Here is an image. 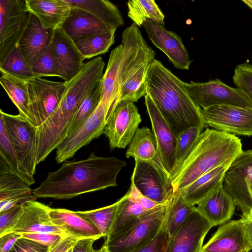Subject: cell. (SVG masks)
I'll list each match as a JSON object with an SVG mask.
<instances>
[{"label":"cell","mask_w":252,"mask_h":252,"mask_svg":"<svg viewBox=\"0 0 252 252\" xmlns=\"http://www.w3.org/2000/svg\"><path fill=\"white\" fill-rule=\"evenodd\" d=\"M126 165L116 157H98L93 152L85 159L66 162L49 172L32 193L39 198L68 199L115 187L119 173Z\"/></svg>","instance_id":"1"},{"label":"cell","mask_w":252,"mask_h":252,"mask_svg":"<svg viewBox=\"0 0 252 252\" xmlns=\"http://www.w3.org/2000/svg\"><path fill=\"white\" fill-rule=\"evenodd\" d=\"M182 81L155 59L147 74L148 94L176 137L191 127L205 126L200 108L189 96Z\"/></svg>","instance_id":"2"},{"label":"cell","mask_w":252,"mask_h":252,"mask_svg":"<svg viewBox=\"0 0 252 252\" xmlns=\"http://www.w3.org/2000/svg\"><path fill=\"white\" fill-rule=\"evenodd\" d=\"M242 151L241 141L235 134L205 129L187 158L170 175L171 188L180 191L213 169L229 166Z\"/></svg>","instance_id":"3"},{"label":"cell","mask_w":252,"mask_h":252,"mask_svg":"<svg viewBox=\"0 0 252 252\" xmlns=\"http://www.w3.org/2000/svg\"><path fill=\"white\" fill-rule=\"evenodd\" d=\"M122 39L119 101L134 103L147 94V74L156 52L147 44L134 23L124 30Z\"/></svg>","instance_id":"4"},{"label":"cell","mask_w":252,"mask_h":252,"mask_svg":"<svg viewBox=\"0 0 252 252\" xmlns=\"http://www.w3.org/2000/svg\"><path fill=\"white\" fill-rule=\"evenodd\" d=\"M5 121L16 155L18 169L23 180L30 187L35 182L37 152V127L25 117L0 110Z\"/></svg>","instance_id":"5"},{"label":"cell","mask_w":252,"mask_h":252,"mask_svg":"<svg viewBox=\"0 0 252 252\" xmlns=\"http://www.w3.org/2000/svg\"><path fill=\"white\" fill-rule=\"evenodd\" d=\"M167 199L146 211L135 225L124 233L105 241L109 252H135L151 243L162 229Z\"/></svg>","instance_id":"6"},{"label":"cell","mask_w":252,"mask_h":252,"mask_svg":"<svg viewBox=\"0 0 252 252\" xmlns=\"http://www.w3.org/2000/svg\"><path fill=\"white\" fill-rule=\"evenodd\" d=\"M184 85L192 101L201 109L219 105L252 108V101L244 92L219 79L203 83L185 82Z\"/></svg>","instance_id":"7"},{"label":"cell","mask_w":252,"mask_h":252,"mask_svg":"<svg viewBox=\"0 0 252 252\" xmlns=\"http://www.w3.org/2000/svg\"><path fill=\"white\" fill-rule=\"evenodd\" d=\"M112 111L106 104L101 101L85 123L75 132L66 137L58 146L56 156L57 162L60 163L72 157L80 148L104 134L107 122Z\"/></svg>","instance_id":"8"},{"label":"cell","mask_w":252,"mask_h":252,"mask_svg":"<svg viewBox=\"0 0 252 252\" xmlns=\"http://www.w3.org/2000/svg\"><path fill=\"white\" fill-rule=\"evenodd\" d=\"M29 13L26 0H0V63L17 46Z\"/></svg>","instance_id":"9"},{"label":"cell","mask_w":252,"mask_h":252,"mask_svg":"<svg viewBox=\"0 0 252 252\" xmlns=\"http://www.w3.org/2000/svg\"><path fill=\"white\" fill-rule=\"evenodd\" d=\"M66 82L34 77L27 81L30 112L37 127L55 111L66 89Z\"/></svg>","instance_id":"10"},{"label":"cell","mask_w":252,"mask_h":252,"mask_svg":"<svg viewBox=\"0 0 252 252\" xmlns=\"http://www.w3.org/2000/svg\"><path fill=\"white\" fill-rule=\"evenodd\" d=\"M205 125L233 134L252 136V108L219 105L201 109Z\"/></svg>","instance_id":"11"},{"label":"cell","mask_w":252,"mask_h":252,"mask_svg":"<svg viewBox=\"0 0 252 252\" xmlns=\"http://www.w3.org/2000/svg\"><path fill=\"white\" fill-rule=\"evenodd\" d=\"M142 121L137 107L127 100L118 102L104 131L111 149L125 148L131 142Z\"/></svg>","instance_id":"12"},{"label":"cell","mask_w":252,"mask_h":252,"mask_svg":"<svg viewBox=\"0 0 252 252\" xmlns=\"http://www.w3.org/2000/svg\"><path fill=\"white\" fill-rule=\"evenodd\" d=\"M252 165V149L243 151L224 173L222 187L242 212V217L252 209V198L248 190L246 178Z\"/></svg>","instance_id":"13"},{"label":"cell","mask_w":252,"mask_h":252,"mask_svg":"<svg viewBox=\"0 0 252 252\" xmlns=\"http://www.w3.org/2000/svg\"><path fill=\"white\" fill-rule=\"evenodd\" d=\"M213 226L196 207L169 239L166 252H201L204 238Z\"/></svg>","instance_id":"14"},{"label":"cell","mask_w":252,"mask_h":252,"mask_svg":"<svg viewBox=\"0 0 252 252\" xmlns=\"http://www.w3.org/2000/svg\"><path fill=\"white\" fill-rule=\"evenodd\" d=\"M50 47L60 77L65 82L75 77L85 65L74 41L61 28L52 31Z\"/></svg>","instance_id":"15"},{"label":"cell","mask_w":252,"mask_h":252,"mask_svg":"<svg viewBox=\"0 0 252 252\" xmlns=\"http://www.w3.org/2000/svg\"><path fill=\"white\" fill-rule=\"evenodd\" d=\"M153 44L177 68L188 70L191 61L180 36L164 26L147 20L142 25Z\"/></svg>","instance_id":"16"},{"label":"cell","mask_w":252,"mask_h":252,"mask_svg":"<svg viewBox=\"0 0 252 252\" xmlns=\"http://www.w3.org/2000/svg\"><path fill=\"white\" fill-rule=\"evenodd\" d=\"M50 208L36 200L27 202L22 206L18 218L10 232L20 234L46 233L67 236L52 222L49 214Z\"/></svg>","instance_id":"17"},{"label":"cell","mask_w":252,"mask_h":252,"mask_svg":"<svg viewBox=\"0 0 252 252\" xmlns=\"http://www.w3.org/2000/svg\"><path fill=\"white\" fill-rule=\"evenodd\" d=\"M145 101L159 155L170 177L174 164L177 137L147 94Z\"/></svg>","instance_id":"18"},{"label":"cell","mask_w":252,"mask_h":252,"mask_svg":"<svg viewBox=\"0 0 252 252\" xmlns=\"http://www.w3.org/2000/svg\"><path fill=\"white\" fill-rule=\"evenodd\" d=\"M251 250L241 218L222 224L203 246L201 252H249Z\"/></svg>","instance_id":"19"},{"label":"cell","mask_w":252,"mask_h":252,"mask_svg":"<svg viewBox=\"0 0 252 252\" xmlns=\"http://www.w3.org/2000/svg\"><path fill=\"white\" fill-rule=\"evenodd\" d=\"M130 179L131 182L143 195L159 204H163L166 201L171 186L164 181L158 171L152 165L135 159Z\"/></svg>","instance_id":"20"},{"label":"cell","mask_w":252,"mask_h":252,"mask_svg":"<svg viewBox=\"0 0 252 252\" xmlns=\"http://www.w3.org/2000/svg\"><path fill=\"white\" fill-rule=\"evenodd\" d=\"M52 31L44 29L37 18L29 13L17 46L31 67L49 45Z\"/></svg>","instance_id":"21"},{"label":"cell","mask_w":252,"mask_h":252,"mask_svg":"<svg viewBox=\"0 0 252 252\" xmlns=\"http://www.w3.org/2000/svg\"><path fill=\"white\" fill-rule=\"evenodd\" d=\"M126 158L144 161L154 166L164 181L170 186L169 176L166 171L158 150L157 140L153 131L147 127L138 128L127 149Z\"/></svg>","instance_id":"22"},{"label":"cell","mask_w":252,"mask_h":252,"mask_svg":"<svg viewBox=\"0 0 252 252\" xmlns=\"http://www.w3.org/2000/svg\"><path fill=\"white\" fill-rule=\"evenodd\" d=\"M52 222L67 236L77 240L91 238L96 240L103 237L99 230L77 212L65 209L50 208Z\"/></svg>","instance_id":"23"},{"label":"cell","mask_w":252,"mask_h":252,"mask_svg":"<svg viewBox=\"0 0 252 252\" xmlns=\"http://www.w3.org/2000/svg\"><path fill=\"white\" fill-rule=\"evenodd\" d=\"M196 207L213 226H217L225 223L232 218L236 205L221 184Z\"/></svg>","instance_id":"24"},{"label":"cell","mask_w":252,"mask_h":252,"mask_svg":"<svg viewBox=\"0 0 252 252\" xmlns=\"http://www.w3.org/2000/svg\"><path fill=\"white\" fill-rule=\"evenodd\" d=\"M26 3L29 12L37 18L44 29L49 30L61 28L71 11L63 0H26Z\"/></svg>","instance_id":"25"},{"label":"cell","mask_w":252,"mask_h":252,"mask_svg":"<svg viewBox=\"0 0 252 252\" xmlns=\"http://www.w3.org/2000/svg\"><path fill=\"white\" fill-rule=\"evenodd\" d=\"M61 28L73 41L116 30L111 29L89 12L75 8H71L69 16Z\"/></svg>","instance_id":"26"},{"label":"cell","mask_w":252,"mask_h":252,"mask_svg":"<svg viewBox=\"0 0 252 252\" xmlns=\"http://www.w3.org/2000/svg\"><path fill=\"white\" fill-rule=\"evenodd\" d=\"M229 166L221 165L204 174L191 184L178 191L184 201L195 206L222 184Z\"/></svg>","instance_id":"27"},{"label":"cell","mask_w":252,"mask_h":252,"mask_svg":"<svg viewBox=\"0 0 252 252\" xmlns=\"http://www.w3.org/2000/svg\"><path fill=\"white\" fill-rule=\"evenodd\" d=\"M122 54V45L121 44L111 52L106 69L101 79V101L112 110L120 98V67Z\"/></svg>","instance_id":"28"},{"label":"cell","mask_w":252,"mask_h":252,"mask_svg":"<svg viewBox=\"0 0 252 252\" xmlns=\"http://www.w3.org/2000/svg\"><path fill=\"white\" fill-rule=\"evenodd\" d=\"M71 8L87 11L113 30L124 24L117 7L106 0H63Z\"/></svg>","instance_id":"29"},{"label":"cell","mask_w":252,"mask_h":252,"mask_svg":"<svg viewBox=\"0 0 252 252\" xmlns=\"http://www.w3.org/2000/svg\"><path fill=\"white\" fill-rule=\"evenodd\" d=\"M196 209L183 200L178 191L171 188L167 199L163 229L170 239Z\"/></svg>","instance_id":"30"},{"label":"cell","mask_w":252,"mask_h":252,"mask_svg":"<svg viewBox=\"0 0 252 252\" xmlns=\"http://www.w3.org/2000/svg\"><path fill=\"white\" fill-rule=\"evenodd\" d=\"M123 197L111 231L105 241L120 235L131 228L138 221L140 217L148 211L139 203L129 199L128 191Z\"/></svg>","instance_id":"31"},{"label":"cell","mask_w":252,"mask_h":252,"mask_svg":"<svg viewBox=\"0 0 252 252\" xmlns=\"http://www.w3.org/2000/svg\"><path fill=\"white\" fill-rule=\"evenodd\" d=\"M0 83L18 108L19 114L26 117L32 125L37 127L36 121L30 111L27 82L2 73L0 78Z\"/></svg>","instance_id":"32"},{"label":"cell","mask_w":252,"mask_h":252,"mask_svg":"<svg viewBox=\"0 0 252 252\" xmlns=\"http://www.w3.org/2000/svg\"><path fill=\"white\" fill-rule=\"evenodd\" d=\"M127 5L128 17L139 27L147 20L164 26V15L155 0H128Z\"/></svg>","instance_id":"33"},{"label":"cell","mask_w":252,"mask_h":252,"mask_svg":"<svg viewBox=\"0 0 252 252\" xmlns=\"http://www.w3.org/2000/svg\"><path fill=\"white\" fill-rule=\"evenodd\" d=\"M116 31L81 37L74 42L84 59H91L109 50L115 42Z\"/></svg>","instance_id":"34"},{"label":"cell","mask_w":252,"mask_h":252,"mask_svg":"<svg viewBox=\"0 0 252 252\" xmlns=\"http://www.w3.org/2000/svg\"><path fill=\"white\" fill-rule=\"evenodd\" d=\"M123 199V196L115 203L105 207L77 212L94 224L99 230L103 237L106 238L111 231L117 213Z\"/></svg>","instance_id":"35"},{"label":"cell","mask_w":252,"mask_h":252,"mask_svg":"<svg viewBox=\"0 0 252 252\" xmlns=\"http://www.w3.org/2000/svg\"><path fill=\"white\" fill-rule=\"evenodd\" d=\"M101 80L88 94L80 105L68 130L67 136L75 132L85 123L97 108L101 100Z\"/></svg>","instance_id":"36"},{"label":"cell","mask_w":252,"mask_h":252,"mask_svg":"<svg viewBox=\"0 0 252 252\" xmlns=\"http://www.w3.org/2000/svg\"><path fill=\"white\" fill-rule=\"evenodd\" d=\"M32 194L31 189L18 176L11 172L0 173V201Z\"/></svg>","instance_id":"37"},{"label":"cell","mask_w":252,"mask_h":252,"mask_svg":"<svg viewBox=\"0 0 252 252\" xmlns=\"http://www.w3.org/2000/svg\"><path fill=\"white\" fill-rule=\"evenodd\" d=\"M1 74H7L25 81L34 78L31 67L24 59L17 46L0 63Z\"/></svg>","instance_id":"38"},{"label":"cell","mask_w":252,"mask_h":252,"mask_svg":"<svg viewBox=\"0 0 252 252\" xmlns=\"http://www.w3.org/2000/svg\"><path fill=\"white\" fill-rule=\"evenodd\" d=\"M201 132L199 128L193 127L177 136L174 164L171 175L187 158Z\"/></svg>","instance_id":"39"},{"label":"cell","mask_w":252,"mask_h":252,"mask_svg":"<svg viewBox=\"0 0 252 252\" xmlns=\"http://www.w3.org/2000/svg\"><path fill=\"white\" fill-rule=\"evenodd\" d=\"M0 114V160L8 166L11 172L22 179L18 169L15 151L4 120Z\"/></svg>","instance_id":"40"},{"label":"cell","mask_w":252,"mask_h":252,"mask_svg":"<svg viewBox=\"0 0 252 252\" xmlns=\"http://www.w3.org/2000/svg\"><path fill=\"white\" fill-rule=\"evenodd\" d=\"M31 68L34 77L41 78L45 76L60 77L50 44L47 49L36 59L32 65Z\"/></svg>","instance_id":"41"},{"label":"cell","mask_w":252,"mask_h":252,"mask_svg":"<svg viewBox=\"0 0 252 252\" xmlns=\"http://www.w3.org/2000/svg\"><path fill=\"white\" fill-rule=\"evenodd\" d=\"M233 81L236 88L252 101V64L245 62L238 65L234 69Z\"/></svg>","instance_id":"42"},{"label":"cell","mask_w":252,"mask_h":252,"mask_svg":"<svg viewBox=\"0 0 252 252\" xmlns=\"http://www.w3.org/2000/svg\"><path fill=\"white\" fill-rule=\"evenodd\" d=\"M21 209L22 206H16L0 212V237L10 232Z\"/></svg>","instance_id":"43"},{"label":"cell","mask_w":252,"mask_h":252,"mask_svg":"<svg viewBox=\"0 0 252 252\" xmlns=\"http://www.w3.org/2000/svg\"><path fill=\"white\" fill-rule=\"evenodd\" d=\"M49 247L33 240L21 237L10 252H48Z\"/></svg>","instance_id":"44"},{"label":"cell","mask_w":252,"mask_h":252,"mask_svg":"<svg viewBox=\"0 0 252 252\" xmlns=\"http://www.w3.org/2000/svg\"><path fill=\"white\" fill-rule=\"evenodd\" d=\"M21 235L22 237L33 240L49 248L58 243L64 237L66 236L46 233H23Z\"/></svg>","instance_id":"45"},{"label":"cell","mask_w":252,"mask_h":252,"mask_svg":"<svg viewBox=\"0 0 252 252\" xmlns=\"http://www.w3.org/2000/svg\"><path fill=\"white\" fill-rule=\"evenodd\" d=\"M169 238L162 229L149 245L135 252H166Z\"/></svg>","instance_id":"46"},{"label":"cell","mask_w":252,"mask_h":252,"mask_svg":"<svg viewBox=\"0 0 252 252\" xmlns=\"http://www.w3.org/2000/svg\"><path fill=\"white\" fill-rule=\"evenodd\" d=\"M128 192L129 199L139 203L147 210L154 209L163 204L158 203L143 195L131 182Z\"/></svg>","instance_id":"47"},{"label":"cell","mask_w":252,"mask_h":252,"mask_svg":"<svg viewBox=\"0 0 252 252\" xmlns=\"http://www.w3.org/2000/svg\"><path fill=\"white\" fill-rule=\"evenodd\" d=\"M36 198L32 194L30 195L1 201H0V212L14 207L21 206L29 201L35 200Z\"/></svg>","instance_id":"48"},{"label":"cell","mask_w":252,"mask_h":252,"mask_svg":"<svg viewBox=\"0 0 252 252\" xmlns=\"http://www.w3.org/2000/svg\"><path fill=\"white\" fill-rule=\"evenodd\" d=\"M21 234L10 232L0 237V252H10Z\"/></svg>","instance_id":"49"},{"label":"cell","mask_w":252,"mask_h":252,"mask_svg":"<svg viewBox=\"0 0 252 252\" xmlns=\"http://www.w3.org/2000/svg\"><path fill=\"white\" fill-rule=\"evenodd\" d=\"M77 239L69 236L64 237L60 241L49 248L48 252H66L74 246Z\"/></svg>","instance_id":"50"},{"label":"cell","mask_w":252,"mask_h":252,"mask_svg":"<svg viewBox=\"0 0 252 252\" xmlns=\"http://www.w3.org/2000/svg\"><path fill=\"white\" fill-rule=\"evenodd\" d=\"M95 239L88 238L77 240L72 247V252H95L93 247Z\"/></svg>","instance_id":"51"},{"label":"cell","mask_w":252,"mask_h":252,"mask_svg":"<svg viewBox=\"0 0 252 252\" xmlns=\"http://www.w3.org/2000/svg\"><path fill=\"white\" fill-rule=\"evenodd\" d=\"M243 220L246 233L249 240L251 250L252 249V209L245 217H242Z\"/></svg>","instance_id":"52"},{"label":"cell","mask_w":252,"mask_h":252,"mask_svg":"<svg viewBox=\"0 0 252 252\" xmlns=\"http://www.w3.org/2000/svg\"><path fill=\"white\" fill-rule=\"evenodd\" d=\"M248 190L252 198V165L250 167L246 178Z\"/></svg>","instance_id":"53"},{"label":"cell","mask_w":252,"mask_h":252,"mask_svg":"<svg viewBox=\"0 0 252 252\" xmlns=\"http://www.w3.org/2000/svg\"><path fill=\"white\" fill-rule=\"evenodd\" d=\"M95 252H109L107 246L103 244V245Z\"/></svg>","instance_id":"54"},{"label":"cell","mask_w":252,"mask_h":252,"mask_svg":"<svg viewBox=\"0 0 252 252\" xmlns=\"http://www.w3.org/2000/svg\"><path fill=\"white\" fill-rule=\"evenodd\" d=\"M242 1L252 9V0H242Z\"/></svg>","instance_id":"55"},{"label":"cell","mask_w":252,"mask_h":252,"mask_svg":"<svg viewBox=\"0 0 252 252\" xmlns=\"http://www.w3.org/2000/svg\"><path fill=\"white\" fill-rule=\"evenodd\" d=\"M72 247H71L66 252H72Z\"/></svg>","instance_id":"56"},{"label":"cell","mask_w":252,"mask_h":252,"mask_svg":"<svg viewBox=\"0 0 252 252\" xmlns=\"http://www.w3.org/2000/svg\"></svg>","instance_id":"57"}]
</instances>
